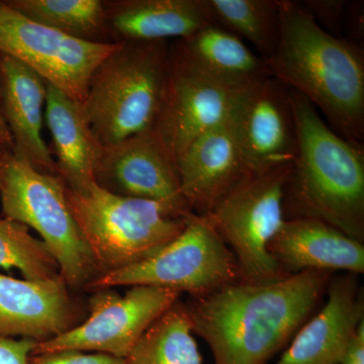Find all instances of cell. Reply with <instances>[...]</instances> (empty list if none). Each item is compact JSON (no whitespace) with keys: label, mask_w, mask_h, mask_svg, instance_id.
I'll return each mask as SVG.
<instances>
[{"label":"cell","mask_w":364,"mask_h":364,"mask_svg":"<svg viewBox=\"0 0 364 364\" xmlns=\"http://www.w3.org/2000/svg\"><path fill=\"white\" fill-rule=\"evenodd\" d=\"M332 272L306 270L268 282L240 280L186 304L193 334L215 364H267L324 296Z\"/></svg>","instance_id":"cell-1"},{"label":"cell","mask_w":364,"mask_h":364,"mask_svg":"<svg viewBox=\"0 0 364 364\" xmlns=\"http://www.w3.org/2000/svg\"><path fill=\"white\" fill-rule=\"evenodd\" d=\"M279 13L277 48L264 60L270 74L306 97L337 134L363 144V48L326 32L296 1L279 0Z\"/></svg>","instance_id":"cell-2"},{"label":"cell","mask_w":364,"mask_h":364,"mask_svg":"<svg viewBox=\"0 0 364 364\" xmlns=\"http://www.w3.org/2000/svg\"><path fill=\"white\" fill-rule=\"evenodd\" d=\"M291 90L296 159L284 188L286 220H318L364 243L363 144L340 136Z\"/></svg>","instance_id":"cell-3"},{"label":"cell","mask_w":364,"mask_h":364,"mask_svg":"<svg viewBox=\"0 0 364 364\" xmlns=\"http://www.w3.org/2000/svg\"><path fill=\"white\" fill-rule=\"evenodd\" d=\"M66 198L100 277L152 257L193 217L164 203L114 195L97 182L81 189L66 186Z\"/></svg>","instance_id":"cell-4"},{"label":"cell","mask_w":364,"mask_h":364,"mask_svg":"<svg viewBox=\"0 0 364 364\" xmlns=\"http://www.w3.org/2000/svg\"><path fill=\"white\" fill-rule=\"evenodd\" d=\"M169 54V41L119 43L93 72L82 107L102 147L154 124L166 83Z\"/></svg>","instance_id":"cell-5"},{"label":"cell","mask_w":364,"mask_h":364,"mask_svg":"<svg viewBox=\"0 0 364 364\" xmlns=\"http://www.w3.org/2000/svg\"><path fill=\"white\" fill-rule=\"evenodd\" d=\"M0 200L4 218L39 233L71 291L85 289L100 277L61 176L43 173L13 150L0 149Z\"/></svg>","instance_id":"cell-6"},{"label":"cell","mask_w":364,"mask_h":364,"mask_svg":"<svg viewBox=\"0 0 364 364\" xmlns=\"http://www.w3.org/2000/svg\"><path fill=\"white\" fill-rule=\"evenodd\" d=\"M291 165L249 173L203 215L231 250L245 282H268L289 275L273 259L268 246L286 221L284 188Z\"/></svg>","instance_id":"cell-7"},{"label":"cell","mask_w":364,"mask_h":364,"mask_svg":"<svg viewBox=\"0 0 364 364\" xmlns=\"http://www.w3.org/2000/svg\"><path fill=\"white\" fill-rule=\"evenodd\" d=\"M240 280L231 250L205 218L193 215L182 233L154 256L102 275L85 289L146 286L198 298Z\"/></svg>","instance_id":"cell-8"},{"label":"cell","mask_w":364,"mask_h":364,"mask_svg":"<svg viewBox=\"0 0 364 364\" xmlns=\"http://www.w3.org/2000/svg\"><path fill=\"white\" fill-rule=\"evenodd\" d=\"M179 296L177 291L146 286L131 287L124 294L112 289L93 291L90 316L69 331L36 345L32 355L81 351L124 359Z\"/></svg>","instance_id":"cell-9"},{"label":"cell","mask_w":364,"mask_h":364,"mask_svg":"<svg viewBox=\"0 0 364 364\" xmlns=\"http://www.w3.org/2000/svg\"><path fill=\"white\" fill-rule=\"evenodd\" d=\"M119 46L75 39L0 1V53L25 64L79 104L85 102L93 72Z\"/></svg>","instance_id":"cell-10"},{"label":"cell","mask_w":364,"mask_h":364,"mask_svg":"<svg viewBox=\"0 0 364 364\" xmlns=\"http://www.w3.org/2000/svg\"><path fill=\"white\" fill-rule=\"evenodd\" d=\"M252 87H237L208 75L170 43L166 83L152 127L177 161L196 139L229 119Z\"/></svg>","instance_id":"cell-11"},{"label":"cell","mask_w":364,"mask_h":364,"mask_svg":"<svg viewBox=\"0 0 364 364\" xmlns=\"http://www.w3.org/2000/svg\"><path fill=\"white\" fill-rule=\"evenodd\" d=\"M95 181L109 193L169 205L193 215L181 193L176 160L153 127L102 147Z\"/></svg>","instance_id":"cell-12"},{"label":"cell","mask_w":364,"mask_h":364,"mask_svg":"<svg viewBox=\"0 0 364 364\" xmlns=\"http://www.w3.org/2000/svg\"><path fill=\"white\" fill-rule=\"evenodd\" d=\"M236 127L250 173L293 164L298 142L291 90L277 78L248 91L237 109Z\"/></svg>","instance_id":"cell-13"},{"label":"cell","mask_w":364,"mask_h":364,"mask_svg":"<svg viewBox=\"0 0 364 364\" xmlns=\"http://www.w3.org/2000/svg\"><path fill=\"white\" fill-rule=\"evenodd\" d=\"M236 111L196 139L177 159L182 195L196 215L210 213L250 173L237 133Z\"/></svg>","instance_id":"cell-14"},{"label":"cell","mask_w":364,"mask_h":364,"mask_svg":"<svg viewBox=\"0 0 364 364\" xmlns=\"http://www.w3.org/2000/svg\"><path fill=\"white\" fill-rule=\"evenodd\" d=\"M61 275L31 282L0 274V336L55 338L80 324L81 311Z\"/></svg>","instance_id":"cell-15"},{"label":"cell","mask_w":364,"mask_h":364,"mask_svg":"<svg viewBox=\"0 0 364 364\" xmlns=\"http://www.w3.org/2000/svg\"><path fill=\"white\" fill-rule=\"evenodd\" d=\"M358 274L330 280L328 301L299 328L274 364H339L347 344L364 320L363 291Z\"/></svg>","instance_id":"cell-16"},{"label":"cell","mask_w":364,"mask_h":364,"mask_svg":"<svg viewBox=\"0 0 364 364\" xmlns=\"http://www.w3.org/2000/svg\"><path fill=\"white\" fill-rule=\"evenodd\" d=\"M47 82L18 60L0 53V102L14 152L43 173L57 174L56 162L43 139Z\"/></svg>","instance_id":"cell-17"},{"label":"cell","mask_w":364,"mask_h":364,"mask_svg":"<svg viewBox=\"0 0 364 364\" xmlns=\"http://www.w3.org/2000/svg\"><path fill=\"white\" fill-rule=\"evenodd\" d=\"M268 251L287 274L306 270L364 272V243L318 220H286Z\"/></svg>","instance_id":"cell-18"},{"label":"cell","mask_w":364,"mask_h":364,"mask_svg":"<svg viewBox=\"0 0 364 364\" xmlns=\"http://www.w3.org/2000/svg\"><path fill=\"white\" fill-rule=\"evenodd\" d=\"M112 42L181 40L213 23L205 0L104 1Z\"/></svg>","instance_id":"cell-19"},{"label":"cell","mask_w":364,"mask_h":364,"mask_svg":"<svg viewBox=\"0 0 364 364\" xmlns=\"http://www.w3.org/2000/svg\"><path fill=\"white\" fill-rule=\"evenodd\" d=\"M45 119L58 176L66 186L81 189L95 183L102 146L91 130L82 105L47 83Z\"/></svg>","instance_id":"cell-20"},{"label":"cell","mask_w":364,"mask_h":364,"mask_svg":"<svg viewBox=\"0 0 364 364\" xmlns=\"http://www.w3.org/2000/svg\"><path fill=\"white\" fill-rule=\"evenodd\" d=\"M171 47L200 71L237 87H252L272 76L264 59L236 35L210 23Z\"/></svg>","instance_id":"cell-21"},{"label":"cell","mask_w":364,"mask_h":364,"mask_svg":"<svg viewBox=\"0 0 364 364\" xmlns=\"http://www.w3.org/2000/svg\"><path fill=\"white\" fill-rule=\"evenodd\" d=\"M126 364H202L186 304L177 301L141 337Z\"/></svg>","instance_id":"cell-22"},{"label":"cell","mask_w":364,"mask_h":364,"mask_svg":"<svg viewBox=\"0 0 364 364\" xmlns=\"http://www.w3.org/2000/svg\"><path fill=\"white\" fill-rule=\"evenodd\" d=\"M26 18L75 39L114 43L102 0H6Z\"/></svg>","instance_id":"cell-23"},{"label":"cell","mask_w":364,"mask_h":364,"mask_svg":"<svg viewBox=\"0 0 364 364\" xmlns=\"http://www.w3.org/2000/svg\"><path fill=\"white\" fill-rule=\"evenodd\" d=\"M210 20L244 42L264 60L277 48L279 36V0H205Z\"/></svg>","instance_id":"cell-24"},{"label":"cell","mask_w":364,"mask_h":364,"mask_svg":"<svg viewBox=\"0 0 364 364\" xmlns=\"http://www.w3.org/2000/svg\"><path fill=\"white\" fill-rule=\"evenodd\" d=\"M0 267L18 269L23 279L42 282L59 277L60 270L47 245L30 233V228L0 219Z\"/></svg>","instance_id":"cell-25"},{"label":"cell","mask_w":364,"mask_h":364,"mask_svg":"<svg viewBox=\"0 0 364 364\" xmlns=\"http://www.w3.org/2000/svg\"><path fill=\"white\" fill-rule=\"evenodd\" d=\"M299 6L312 16L315 23L326 32L340 37L344 31L346 0H305L296 1Z\"/></svg>","instance_id":"cell-26"},{"label":"cell","mask_w":364,"mask_h":364,"mask_svg":"<svg viewBox=\"0 0 364 364\" xmlns=\"http://www.w3.org/2000/svg\"><path fill=\"white\" fill-rule=\"evenodd\" d=\"M30 364H126L123 358L102 353L81 351H61L31 355Z\"/></svg>","instance_id":"cell-27"},{"label":"cell","mask_w":364,"mask_h":364,"mask_svg":"<svg viewBox=\"0 0 364 364\" xmlns=\"http://www.w3.org/2000/svg\"><path fill=\"white\" fill-rule=\"evenodd\" d=\"M37 344L35 340L0 336V364H30L28 359Z\"/></svg>","instance_id":"cell-28"},{"label":"cell","mask_w":364,"mask_h":364,"mask_svg":"<svg viewBox=\"0 0 364 364\" xmlns=\"http://www.w3.org/2000/svg\"><path fill=\"white\" fill-rule=\"evenodd\" d=\"M350 33L352 43L360 45L363 38V2L348 1L345 14L344 31Z\"/></svg>","instance_id":"cell-29"},{"label":"cell","mask_w":364,"mask_h":364,"mask_svg":"<svg viewBox=\"0 0 364 364\" xmlns=\"http://www.w3.org/2000/svg\"><path fill=\"white\" fill-rule=\"evenodd\" d=\"M339 364H364V320L352 335Z\"/></svg>","instance_id":"cell-30"},{"label":"cell","mask_w":364,"mask_h":364,"mask_svg":"<svg viewBox=\"0 0 364 364\" xmlns=\"http://www.w3.org/2000/svg\"><path fill=\"white\" fill-rule=\"evenodd\" d=\"M0 149H14L13 138L2 114L1 102H0Z\"/></svg>","instance_id":"cell-31"}]
</instances>
